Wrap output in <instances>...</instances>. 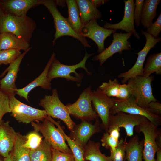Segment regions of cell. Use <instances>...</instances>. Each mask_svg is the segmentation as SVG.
Listing matches in <instances>:
<instances>
[{"label":"cell","instance_id":"obj_1","mask_svg":"<svg viewBox=\"0 0 161 161\" xmlns=\"http://www.w3.org/2000/svg\"><path fill=\"white\" fill-rule=\"evenodd\" d=\"M36 26L35 21L27 15L18 16L7 14L0 33H11L29 43Z\"/></svg>","mask_w":161,"mask_h":161},{"label":"cell","instance_id":"obj_2","mask_svg":"<svg viewBox=\"0 0 161 161\" xmlns=\"http://www.w3.org/2000/svg\"><path fill=\"white\" fill-rule=\"evenodd\" d=\"M41 4L48 9L53 18L55 28V37L52 41L53 45L58 38L66 36H71L78 40L84 47H91L86 38L77 33L72 28L67 19L64 17L58 10L55 1L42 0Z\"/></svg>","mask_w":161,"mask_h":161},{"label":"cell","instance_id":"obj_3","mask_svg":"<svg viewBox=\"0 0 161 161\" xmlns=\"http://www.w3.org/2000/svg\"><path fill=\"white\" fill-rule=\"evenodd\" d=\"M41 121L31 123L34 130L41 133L44 139L50 144L52 149L73 154L63 134L50 120L49 116H48Z\"/></svg>","mask_w":161,"mask_h":161},{"label":"cell","instance_id":"obj_4","mask_svg":"<svg viewBox=\"0 0 161 161\" xmlns=\"http://www.w3.org/2000/svg\"><path fill=\"white\" fill-rule=\"evenodd\" d=\"M93 53L89 54L86 52L83 59L76 64L68 65L63 64L55 58L53 60L49 69L47 78L50 81L54 78H61L70 80L79 83L80 82L83 75L77 73L76 70L79 68L83 69L89 75L92 73L89 72L85 64L88 58L92 55Z\"/></svg>","mask_w":161,"mask_h":161},{"label":"cell","instance_id":"obj_5","mask_svg":"<svg viewBox=\"0 0 161 161\" xmlns=\"http://www.w3.org/2000/svg\"><path fill=\"white\" fill-rule=\"evenodd\" d=\"M39 105L44 109L48 116L62 120L69 130L72 131L75 123L70 117L66 106L60 100L57 89L52 90L51 95H45L40 100Z\"/></svg>","mask_w":161,"mask_h":161},{"label":"cell","instance_id":"obj_6","mask_svg":"<svg viewBox=\"0 0 161 161\" xmlns=\"http://www.w3.org/2000/svg\"><path fill=\"white\" fill-rule=\"evenodd\" d=\"M154 78L152 76L148 77L137 76L127 81L131 96L136 103L141 108L146 109L150 102L157 100L153 94L151 86Z\"/></svg>","mask_w":161,"mask_h":161},{"label":"cell","instance_id":"obj_7","mask_svg":"<svg viewBox=\"0 0 161 161\" xmlns=\"http://www.w3.org/2000/svg\"><path fill=\"white\" fill-rule=\"evenodd\" d=\"M11 114V116L19 123L28 124L42 121L48 115L42 110L27 105L19 101L15 95H8Z\"/></svg>","mask_w":161,"mask_h":161},{"label":"cell","instance_id":"obj_8","mask_svg":"<svg viewBox=\"0 0 161 161\" xmlns=\"http://www.w3.org/2000/svg\"><path fill=\"white\" fill-rule=\"evenodd\" d=\"M157 126L149 120L135 127L137 132L143 134L144 146L143 159L145 161H156L155 155L159 149L156 139L161 132Z\"/></svg>","mask_w":161,"mask_h":161},{"label":"cell","instance_id":"obj_9","mask_svg":"<svg viewBox=\"0 0 161 161\" xmlns=\"http://www.w3.org/2000/svg\"><path fill=\"white\" fill-rule=\"evenodd\" d=\"M112 98L114 104L110 110V114L114 115L119 112H122L129 114L141 115L145 117L158 126L160 125V116L152 114L146 109L139 106L132 96L124 100Z\"/></svg>","mask_w":161,"mask_h":161},{"label":"cell","instance_id":"obj_10","mask_svg":"<svg viewBox=\"0 0 161 161\" xmlns=\"http://www.w3.org/2000/svg\"><path fill=\"white\" fill-rule=\"evenodd\" d=\"M92 93L91 86H89L83 91L76 101L67 105L70 114L87 121L97 119L98 116L92 106Z\"/></svg>","mask_w":161,"mask_h":161},{"label":"cell","instance_id":"obj_11","mask_svg":"<svg viewBox=\"0 0 161 161\" xmlns=\"http://www.w3.org/2000/svg\"><path fill=\"white\" fill-rule=\"evenodd\" d=\"M141 33L145 37V44L142 50L137 53L138 57L134 65L128 71L118 75L119 78H123L122 81L123 83H125L131 78L137 76H143V65L147 54L161 40V38H155L146 31H142Z\"/></svg>","mask_w":161,"mask_h":161},{"label":"cell","instance_id":"obj_12","mask_svg":"<svg viewBox=\"0 0 161 161\" xmlns=\"http://www.w3.org/2000/svg\"><path fill=\"white\" fill-rule=\"evenodd\" d=\"M132 35L131 32H114L113 33V39L110 45L95 56L94 58V61H99L100 65L101 66L114 54L117 53L121 54L123 50H130L131 46L130 42L128 40Z\"/></svg>","mask_w":161,"mask_h":161},{"label":"cell","instance_id":"obj_13","mask_svg":"<svg viewBox=\"0 0 161 161\" xmlns=\"http://www.w3.org/2000/svg\"><path fill=\"white\" fill-rule=\"evenodd\" d=\"M97 20H92L82 25L79 34L83 37H87L92 40L97 45L98 52L100 53L105 49L104 42L106 39L116 30L101 27Z\"/></svg>","mask_w":161,"mask_h":161},{"label":"cell","instance_id":"obj_14","mask_svg":"<svg viewBox=\"0 0 161 161\" xmlns=\"http://www.w3.org/2000/svg\"><path fill=\"white\" fill-rule=\"evenodd\" d=\"M148 120L143 116L119 112L115 114H109L108 127H123L125 129L127 136L131 137L134 134L135 126Z\"/></svg>","mask_w":161,"mask_h":161},{"label":"cell","instance_id":"obj_15","mask_svg":"<svg viewBox=\"0 0 161 161\" xmlns=\"http://www.w3.org/2000/svg\"><path fill=\"white\" fill-rule=\"evenodd\" d=\"M30 47L21 55L2 72L0 77L5 76L0 80V90L8 95H15L17 89L15 82L21 61L26 53L31 49Z\"/></svg>","mask_w":161,"mask_h":161},{"label":"cell","instance_id":"obj_16","mask_svg":"<svg viewBox=\"0 0 161 161\" xmlns=\"http://www.w3.org/2000/svg\"><path fill=\"white\" fill-rule=\"evenodd\" d=\"M92 103L95 111L101 119L102 126L107 131L108 127L110 110L114 104L113 98L107 96L98 88L92 92Z\"/></svg>","mask_w":161,"mask_h":161},{"label":"cell","instance_id":"obj_17","mask_svg":"<svg viewBox=\"0 0 161 161\" xmlns=\"http://www.w3.org/2000/svg\"><path fill=\"white\" fill-rule=\"evenodd\" d=\"M124 14L123 17L119 22L115 24L106 23L104 27L106 29L116 30L120 29L127 32H131L137 39L140 36L137 33L134 27V11L135 3L133 0H124Z\"/></svg>","mask_w":161,"mask_h":161},{"label":"cell","instance_id":"obj_18","mask_svg":"<svg viewBox=\"0 0 161 161\" xmlns=\"http://www.w3.org/2000/svg\"><path fill=\"white\" fill-rule=\"evenodd\" d=\"M99 120L97 119L93 124L85 120L75 125L71 132V138L82 148H84L90 137L94 134L101 131Z\"/></svg>","mask_w":161,"mask_h":161},{"label":"cell","instance_id":"obj_19","mask_svg":"<svg viewBox=\"0 0 161 161\" xmlns=\"http://www.w3.org/2000/svg\"><path fill=\"white\" fill-rule=\"evenodd\" d=\"M55 57L53 53L46 65L44 69L41 74L32 82L25 87L17 89L16 94L20 97H22L28 101V95L33 89L38 86L48 90L51 89V83L47 78V74L50 67Z\"/></svg>","mask_w":161,"mask_h":161},{"label":"cell","instance_id":"obj_20","mask_svg":"<svg viewBox=\"0 0 161 161\" xmlns=\"http://www.w3.org/2000/svg\"><path fill=\"white\" fill-rule=\"evenodd\" d=\"M42 0L1 1L0 5L7 14L20 16L26 15L28 10L41 4Z\"/></svg>","mask_w":161,"mask_h":161},{"label":"cell","instance_id":"obj_21","mask_svg":"<svg viewBox=\"0 0 161 161\" xmlns=\"http://www.w3.org/2000/svg\"><path fill=\"white\" fill-rule=\"evenodd\" d=\"M16 134L9 121L2 120L0 123V155L3 158L8 157L12 151Z\"/></svg>","mask_w":161,"mask_h":161},{"label":"cell","instance_id":"obj_22","mask_svg":"<svg viewBox=\"0 0 161 161\" xmlns=\"http://www.w3.org/2000/svg\"><path fill=\"white\" fill-rule=\"evenodd\" d=\"M98 88L110 97H115L117 99L124 100L131 96L128 84H121L116 78L112 80L109 79L108 82H103Z\"/></svg>","mask_w":161,"mask_h":161},{"label":"cell","instance_id":"obj_23","mask_svg":"<svg viewBox=\"0 0 161 161\" xmlns=\"http://www.w3.org/2000/svg\"><path fill=\"white\" fill-rule=\"evenodd\" d=\"M79 9L82 25H85L91 20L100 19L102 14L93 3L92 0H75Z\"/></svg>","mask_w":161,"mask_h":161},{"label":"cell","instance_id":"obj_24","mask_svg":"<svg viewBox=\"0 0 161 161\" xmlns=\"http://www.w3.org/2000/svg\"><path fill=\"white\" fill-rule=\"evenodd\" d=\"M144 140H140L136 135L128 142L125 141V157L127 161H142Z\"/></svg>","mask_w":161,"mask_h":161},{"label":"cell","instance_id":"obj_25","mask_svg":"<svg viewBox=\"0 0 161 161\" xmlns=\"http://www.w3.org/2000/svg\"><path fill=\"white\" fill-rule=\"evenodd\" d=\"M30 47L29 43L8 32L0 33V50L16 49L25 51Z\"/></svg>","mask_w":161,"mask_h":161},{"label":"cell","instance_id":"obj_26","mask_svg":"<svg viewBox=\"0 0 161 161\" xmlns=\"http://www.w3.org/2000/svg\"><path fill=\"white\" fill-rule=\"evenodd\" d=\"M26 139V136L16 132L14 146L12 151V161H30V150L23 146Z\"/></svg>","mask_w":161,"mask_h":161},{"label":"cell","instance_id":"obj_27","mask_svg":"<svg viewBox=\"0 0 161 161\" xmlns=\"http://www.w3.org/2000/svg\"><path fill=\"white\" fill-rule=\"evenodd\" d=\"M160 0L144 1L140 19V23L147 28L152 23L157 14V9Z\"/></svg>","mask_w":161,"mask_h":161},{"label":"cell","instance_id":"obj_28","mask_svg":"<svg viewBox=\"0 0 161 161\" xmlns=\"http://www.w3.org/2000/svg\"><path fill=\"white\" fill-rule=\"evenodd\" d=\"M101 145L99 142L89 140L85 146L84 157L89 161H113L110 156L103 154L100 150Z\"/></svg>","mask_w":161,"mask_h":161},{"label":"cell","instance_id":"obj_29","mask_svg":"<svg viewBox=\"0 0 161 161\" xmlns=\"http://www.w3.org/2000/svg\"><path fill=\"white\" fill-rule=\"evenodd\" d=\"M65 2L68 9V21L74 31L79 34L82 25L75 0H67L65 1Z\"/></svg>","mask_w":161,"mask_h":161},{"label":"cell","instance_id":"obj_30","mask_svg":"<svg viewBox=\"0 0 161 161\" xmlns=\"http://www.w3.org/2000/svg\"><path fill=\"white\" fill-rule=\"evenodd\" d=\"M52 148L45 139L36 149L30 151V161H51Z\"/></svg>","mask_w":161,"mask_h":161},{"label":"cell","instance_id":"obj_31","mask_svg":"<svg viewBox=\"0 0 161 161\" xmlns=\"http://www.w3.org/2000/svg\"><path fill=\"white\" fill-rule=\"evenodd\" d=\"M49 117L50 120L57 126L63 134L65 141H67L69 148L72 153L74 161H86L84 157V149L65 133L59 122H56L51 117Z\"/></svg>","mask_w":161,"mask_h":161},{"label":"cell","instance_id":"obj_32","mask_svg":"<svg viewBox=\"0 0 161 161\" xmlns=\"http://www.w3.org/2000/svg\"><path fill=\"white\" fill-rule=\"evenodd\" d=\"M154 72L161 74V53L150 55L148 58L146 64L143 68V76L148 77Z\"/></svg>","mask_w":161,"mask_h":161},{"label":"cell","instance_id":"obj_33","mask_svg":"<svg viewBox=\"0 0 161 161\" xmlns=\"http://www.w3.org/2000/svg\"><path fill=\"white\" fill-rule=\"evenodd\" d=\"M26 136V139L23 146L30 150L37 148L40 145L43 140V137L38 132L35 130L31 132Z\"/></svg>","mask_w":161,"mask_h":161},{"label":"cell","instance_id":"obj_34","mask_svg":"<svg viewBox=\"0 0 161 161\" xmlns=\"http://www.w3.org/2000/svg\"><path fill=\"white\" fill-rule=\"evenodd\" d=\"M20 51L16 49L0 50V65L12 63L21 54Z\"/></svg>","mask_w":161,"mask_h":161},{"label":"cell","instance_id":"obj_35","mask_svg":"<svg viewBox=\"0 0 161 161\" xmlns=\"http://www.w3.org/2000/svg\"><path fill=\"white\" fill-rule=\"evenodd\" d=\"M125 140L121 139L113 152H110L109 156L113 161H124L125 157Z\"/></svg>","mask_w":161,"mask_h":161},{"label":"cell","instance_id":"obj_36","mask_svg":"<svg viewBox=\"0 0 161 161\" xmlns=\"http://www.w3.org/2000/svg\"><path fill=\"white\" fill-rule=\"evenodd\" d=\"M101 141L103 146L106 148L109 149L110 152H113L118 144L119 140L116 139L106 131L103 134Z\"/></svg>","mask_w":161,"mask_h":161},{"label":"cell","instance_id":"obj_37","mask_svg":"<svg viewBox=\"0 0 161 161\" xmlns=\"http://www.w3.org/2000/svg\"><path fill=\"white\" fill-rule=\"evenodd\" d=\"M11 112L8 95L0 90V123L5 114Z\"/></svg>","mask_w":161,"mask_h":161},{"label":"cell","instance_id":"obj_38","mask_svg":"<svg viewBox=\"0 0 161 161\" xmlns=\"http://www.w3.org/2000/svg\"><path fill=\"white\" fill-rule=\"evenodd\" d=\"M146 32L154 38H158L161 31V13L155 21L151 23L147 28Z\"/></svg>","mask_w":161,"mask_h":161},{"label":"cell","instance_id":"obj_39","mask_svg":"<svg viewBox=\"0 0 161 161\" xmlns=\"http://www.w3.org/2000/svg\"><path fill=\"white\" fill-rule=\"evenodd\" d=\"M51 161H74V159L73 154L52 149Z\"/></svg>","mask_w":161,"mask_h":161},{"label":"cell","instance_id":"obj_40","mask_svg":"<svg viewBox=\"0 0 161 161\" xmlns=\"http://www.w3.org/2000/svg\"><path fill=\"white\" fill-rule=\"evenodd\" d=\"M144 0H136L134 11V23L137 27H139L140 23V19Z\"/></svg>","mask_w":161,"mask_h":161},{"label":"cell","instance_id":"obj_41","mask_svg":"<svg viewBox=\"0 0 161 161\" xmlns=\"http://www.w3.org/2000/svg\"><path fill=\"white\" fill-rule=\"evenodd\" d=\"M146 109L152 114L159 116L161 114V104L157 100L150 102Z\"/></svg>","mask_w":161,"mask_h":161},{"label":"cell","instance_id":"obj_42","mask_svg":"<svg viewBox=\"0 0 161 161\" xmlns=\"http://www.w3.org/2000/svg\"><path fill=\"white\" fill-rule=\"evenodd\" d=\"M106 131L116 139L119 140L120 136V128L117 126L109 127Z\"/></svg>","mask_w":161,"mask_h":161},{"label":"cell","instance_id":"obj_43","mask_svg":"<svg viewBox=\"0 0 161 161\" xmlns=\"http://www.w3.org/2000/svg\"><path fill=\"white\" fill-rule=\"evenodd\" d=\"M7 14L0 4V31L6 19Z\"/></svg>","mask_w":161,"mask_h":161},{"label":"cell","instance_id":"obj_44","mask_svg":"<svg viewBox=\"0 0 161 161\" xmlns=\"http://www.w3.org/2000/svg\"><path fill=\"white\" fill-rule=\"evenodd\" d=\"M93 3L96 7H97L107 2L108 1L107 0H92Z\"/></svg>","mask_w":161,"mask_h":161},{"label":"cell","instance_id":"obj_45","mask_svg":"<svg viewBox=\"0 0 161 161\" xmlns=\"http://www.w3.org/2000/svg\"><path fill=\"white\" fill-rule=\"evenodd\" d=\"M156 161H161V148L159 149L157 152Z\"/></svg>","mask_w":161,"mask_h":161},{"label":"cell","instance_id":"obj_46","mask_svg":"<svg viewBox=\"0 0 161 161\" xmlns=\"http://www.w3.org/2000/svg\"><path fill=\"white\" fill-rule=\"evenodd\" d=\"M4 161H12V151L10 153L8 157L4 158Z\"/></svg>","mask_w":161,"mask_h":161},{"label":"cell","instance_id":"obj_47","mask_svg":"<svg viewBox=\"0 0 161 161\" xmlns=\"http://www.w3.org/2000/svg\"><path fill=\"white\" fill-rule=\"evenodd\" d=\"M4 158L0 155V161H4Z\"/></svg>","mask_w":161,"mask_h":161},{"label":"cell","instance_id":"obj_48","mask_svg":"<svg viewBox=\"0 0 161 161\" xmlns=\"http://www.w3.org/2000/svg\"><path fill=\"white\" fill-rule=\"evenodd\" d=\"M1 1L0 0V4H1Z\"/></svg>","mask_w":161,"mask_h":161},{"label":"cell","instance_id":"obj_49","mask_svg":"<svg viewBox=\"0 0 161 161\" xmlns=\"http://www.w3.org/2000/svg\"></svg>","mask_w":161,"mask_h":161}]
</instances>
